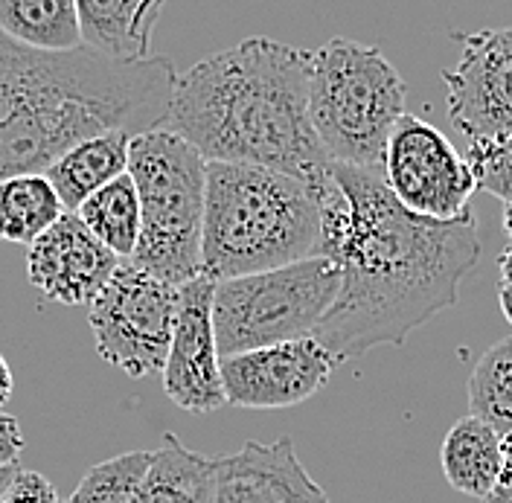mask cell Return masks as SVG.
<instances>
[{
    "label": "cell",
    "mask_w": 512,
    "mask_h": 503,
    "mask_svg": "<svg viewBox=\"0 0 512 503\" xmlns=\"http://www.w3.org/2000/svg\"><path fill=\"white\" fill-rule=\"evenodd\" d=\"M405 79L379 47L329 38L312 53L309 117L332 163L382 169L384 146L405 114Z\"/></svg>",
    "instance_id": "obj_6"
},
{
    "label": "cell",
    "mask_w": 512,
    "mask_h": 503,
    "mask_svg": "<svg viewBox=\"0 0 512 503\" xmlns=\"http://www.w3.org/2000/svg\"><path fill=\"white\" fill-rule=\"evenodd\" d=\"M131 137L123 128L99 131L79 143H73L67 152L47 166V181L56 187L64 210L76 213L85 198H91L96 189L111 184L128 172V149Z\"/></svg>",
    "instance_id": "obj_16"
},
{
    "label": "cell",
    "mask_w": 512,
    "mask_h": 503,
    "mask_svg": "<svg viewBox=\"0 0 512 503\" xmlns=\"http://www.w3.org/2000/svg\"><path fill=\"white\" fill-rule=\"evenodd\" d=\"M59 503H62V501H59ZM64 503H67V501H64Z\"/></svg>",
    "instance_id": "obj_34"
},
{
    "label": "cell",
    "mask_w": 512,
    "mask_h": 503,
    "mask_svg": "<svg viewBox=\"0 0 512 503\" xmlns=\"http://www.w3.org/2000/svg\"><path fill=\"white\" fill-rule=\"evenodd\" d=\"M178 315V285H169L120 262L108 285L91 303V332L102 361L128 378L163 370Z\"/></svg>",
    "instance_id": "obj_8"
},
{
    "label": "cell",
    "mask_w": 512,
    "mask_h": 503,
    "mask_svg": "<svg viewBox=\"0 0 512 503\" xmlns=\"http://www.w3.org/2000/svg\"><path fill=\"white\" fill-rule=\"evenodd\" d=\"M312 53L254 35L175 76L163 128L207 160L254 163L318 187L329 163L309 117Z\"/></svg>",
    "instance_id": "obj_2"
},
{
    "label": "cell",
    "mask_w": 512,
    "mask_h": 503,
    "mask_svg": "<svg viewBox=\"0 0 512 503\" xmlns=\"http://www.w3.org/2000/svg\"><path fill=\"white\" fill-rule=\"evenodd\" d=\"M0 32L44 53L82 47L76 0H0Z\"/></svg>",
    "instance_id": "obj_19"
},
{
    "label": "cell",
    "mask_w": 512,
    "mask_h": 503,
    "mask_svg": "<svg viewBox=\"0 0 512 503\" xmlns=\"http://www.w3.org/2000/svg\"><path fill=\"white\" fill-rule=\"evenodd\" d=\"M466 160L475 172L478 189L512 204V137L507 140H472Z\"/></svg>",
    "instance_id": "obj_24"
},
{
    "label": "cell",
    "mask_w": 512,
    "mask_h": 503,
    "mask_svg": "<svg viewBox=\"0 0 512 503\" xmlns=\"http://www.w3.org/2000/svg\"><path fill=\"white\" fill-rule=\"evenodd\" d=\"M382 172L390 192L428 219L446 221L469 213V201L478 192L469 160L440 128L414 114H402L390 131Z\"/></svg>",
    "instance_id": "obj_9"
},
{
    "label": "cell",
    "mask_w": 512,
    "mask_h": 503,
    "mask_svg": "<svg viewBox=\"0 0 512 503\" xmlns=\"http://www.w3.org/2000/svg\"><path fill=\"white\" fill-rule=\"evenodd\" d=\"M175 76V64L160 56L117 62L85 44L44 53L0 32V181L47 172L99 131L160 128Z\"/></svg>",
    "instance_id": "obj_3"
},
{
    "label": "cell",
    "mask_w": 512,
    "mask_h": 503,
    "mask_svg": "<svg viewBox=\"0 0 512 503\" xmlns=\"http://www.w3.org/2000/svg\"><path fill=\"white\" fill-rule=\"evenodd\" d=\"M320 207V253L341 268L335 303L315 335L341 364L376 346H402L451 309L478 265V219H428L408 210L382 169L329 163L312 187Z\"/></svg>",
    "instance_id": "obj_1"
},
{
    "label": "cell",
    "mask_w": 512,
    "mask_h": 503,
    "mask_svg": "<svg viewBox=\"0 0 512 503\" xmlns=\"http://www.w3.org/2000/svg\"><path fill=\"white\" fill-rule=\"evenodd\" d=\"M166 0H76L82 44L117 62L149 59Z\"/></svg>",
    "instance_id": "obj_15"
},
{
    "label": "cell",
    "mask_w": 512,
    "mask_h": 503,
    "mask_svg": "<svg viewBox=\"0 0 512 503\" xmlns=\"http://www.w3.org/2000/svg\"><path fill=\"white\" fill-rule=\"evenodd\" d=\"M213 285L207 277L178 285L175 332L160 370L169 402L187 413H213L227 405L222 355L213 329Z\"/></svg>",
    "instance_id": "obj_12"
},
{
    "label": "cell",
    "mask_w": 512,
    "mask_h": 503,
    "mask_svg": "<svg viewBox=\"0 0 512 503\" xmlns=\"http://www.w3.org/2000/svg\"><path fill=\"white\" fill-rule=\"evenodd\" d=\"M0 503H59V495H56V486L44 474L18 466Z\"/></svg>",
    "instance_id": "obj_25"
},
{
    "label": "cell",
    "mask_w": 512,
    "mask_h": 503,
    "mask_svg": "<svg viewBox=\"0 0 512 503\" xmlns=\"http://www.w3.org/2000/svg\"><path fill=\"white\" fill-rule=\"evenodd\" d=\"M213 503H332L300 463L294 442H245L213 460Z\"/></svg>",
    "instance_id": "obj_14"
},
{
    "label": "cell",
    "mask_w": 512,
    "mask_h": 503,
    "mask_svg": "<svg viewBox=\"0 0 512 503\" xmlns=\"http://www.w3.org/2000/svg\"><path fill=\"white\" fill-rule=\"evenodd\" d=\"M128 175L140 198V239L131 265L169 285L201 277L207 158L160 126L131 137Z\"/></svg>",
    "instance_id": "obj_5"
},
{
    "label": "cell",
    "mask_w": 512,
    "mask_h": 503,
    "mask_svg": "<svg viewBox=\"0 0 512 503\" xmlns=\"http://www.w3.org/2000/svg\"><path fill=\"white\" fill-rule=\"evenodd\" d=\"M460 62L443 70L448 117L472 140L512 137V27L457 35Z\"/></svg>",
    "instance_id": "obj_11"
},
{
    "label": "cell",
    "mask_w": 512,
    "mask_h": 503,
    "mask_svg": "<svg viewBox=\"0 0 512 503\" xmlns=\"http://www.w3.org/2000/svg\"><path fill=\"white\" fill-rule=\"evenodd\" d=\"M338 288L341 268L329 256H309L283 268L219 280L213 285L219 355L315 335Z\"/></svg>",
    "instance_id": "obj_7"
},
{
    "label": "cell",
    "mask_w": 512,
    "mask_h": 503,
    "mask_svg": "<svg viewBox=\"0 0 512 503\" xmlns=\"http://www.w3.org/2000/svg\"><path fill=\"white\" fill-rule=\"evenodd\" d=\"M504 230H507V236H510V242H512V204H507L504 207Z\"/></svg>",
    "instance_id": "obj_33"
},
{
    "label": "cell",
    "mask_w": 512,
    "mask_h": 503,
    "mask_svg": "<svg viewBox=\"0 0 512 503\" xmlns=\"http://www.w3.org/2000/svg\"><path fill=\"white\" fill-rule=\"evenodd\" d=\"M469 410L498 434H512V335L480 355L469 376Z\"/></svg>",
    "instance_id": "obj_22"
},
{
    "label": "cell",
    "mask_w": 512,
    "mask_h": 503,
    "mask_svg": "<svg viewBox=\"0 0 512 503\" xmlns=\"http://www.w3.org/2000/svg\"><path fill=\"white\" fill-rule=\"evenodd\" d=\"M498 306H501V312H504V317L510 320V326H512V285L510 283H501V288H498Z\"/></svg>",
    "instance_id": "obj_30"
},
{
    "label": "cell",
    "mask_w": 512,
    "mask_h": 503,
    "mask_svg": "<svg viewBox=\"0 0 512 503\" xmlns=\"http://www.w3.org/2000/svg\"><path fill=\"white\" fill-rule=\"evenodd\" d=\"M501 437L489 422L478 416H463L448 428L440 463L448 486L469 498H486L498 486Z\"/></svg>",
    "instance_id": "obj_17"
},
{
    "label": "cell",
    "mask_w": 512,
    "mask_h": 503,
    "mask_svg": "<svg viewBox=\"0 0 512 503\" xmlns=\"http://www.w3.org/2000/svg\"><path fill=\"white\" fill-rule=\"evenodd\" d=\"M152 451H126L94 466L79 480L67 503H131L149 472Z\"/></svg>",
    "instance_id": "obj_23"
},
{
    "label": "cell",
    "mask_w": 512,
    "mask_h": 503,
    "mask_svg": "<svg viewBox=\"0 0 512 503\" xmlns=\"http://www.w3.org/2000/svg\"><path fill=\"white\" fill-rule=\"evenodd\" d=\"M76 216L108 251L120 259H131L140 239V198L128 172L85 198Z\"/></svg>",
    "instance_id": "obj_21"
},
{
    "label": "cell",
    "mask_w": 512,
    "mask_h": 503,
    "mask_svg": "<svg viewBox=\"0 0 512 503\" xmlns=\"http://www.w3.org/2000/svg\"><path fill=\"white\" fill-rule=\"evenodd\" d=\"M21 451H24V434H21L18 419L9 416L6 410H0V469L15 466Z\"/></svg>",
    "instance_id": "obj_26"
},
{
    "label": "cell",
    "mask_w": 512,
    "mask_h": 503,
    "mask_svg": "<svg viewBox=\"0 0 512 503\" xmlns=\"http://www.w3.org/2000/svg\"><path fill=\"white\" fill-rule=\"evenodd\" d=\"M483 503H512V486H495Z\"/></svg>",
    "instance_id": "obj_31"
},
{
    "label": "cell",
    "mask_w": 512,
    "mask_h": 503,
    "mask_svg": "<svg viewBox=\"0 0 512 503\" xmlns=\"http://www.w3.org/2000/svg\"><path fill=\"white\" fill-rule=\"evenodd\" d=\"M320 253V207L286 172L207 160L201 277L219 283Z\"/></svg>",
    "instance_id": "obj_4"
},
{
    "label": "cell",
    "mask_w": 512,
    "mask_h": 503,
    "mask_svg": "<svg viewBox=\"0 0 512 503\" xmlns=\"http://www.w3.org/2000/svg\"><path fill=\"white\" fill-rule=\"evenodd\" d=\"M213 480V460L187 448L175 434H163L131 503H213Z\"/></svg>",
    "instance_id": "obj_18"
},
{
    "label": "cell",
    "mask_w": 512,
    "mask_h": 503,
    "mask_svg": "<svg viewBox=\"0 0 512 503\" xmlns=\"http://www.w3.org/2000/svg\"><path fill=\"white\" fill-rule=\"evenodd\" d=\"M12 387H15V378H12V370H9L6 358L0 355V410L12 399Z\"/></svg>",
    "instance_id": "obj_28"
},
{
    "label": "cell",
    "mask_w": 512,
    "mask_h": 503,
    "mask_svg": "<svg viewBox=\"0 0 512 503\" xmlns=\"http://www.w3.org/2000/svg\"><path fill=\"white\" fill-rule=\"evenodd\" d=\"M117 268L120 256L108 251L76 213H64L27 245L30 283L62 306H91Z\"/></svg>",
    "instance_id": "obj_13"
},
{
    "label": "cell",
    "mask_w": 512,
    "mask_h": 503,
    "mask_svg": "<svg viewBox=\"0 0 512 503\" xmlns=\"http://www.w3.org/2000/svg\"><path fill=\"white\" fill-rule=\"evenodd\" d=\"M498 486H512V434L501 437V463H498Z\"/></svg>",
    "instance_id": "obj_27"
},
{
    "label": "cell",
    "mask_w": 512,
    "mask_h": 503,
    "mask_svg": "<svg viewBox=\"0 0 512 503\" xmlns=\"http://www.w3.org/2000/svg\"><path fill=\"white\" fill-rule=\"evenodd\" d=\"M338 364L341 361L312 335L224 355V396L233 408H294L320 393Z\"/></svg>",
    "instance_id": "obj_10"
},
{
    "label": "cell",
    "mask_w": 512,
    "mask_h": 503,
    "mask_svg": "<svg viewBox=\"0 0 512 503\" xmlns=\"http://www.w3.org/2000/svg\"><path fill=\"white\" fill-rule=\"evenodd\" d=\"M64 213L62 198L44 172L0 181V242L32 245Z\"/></svg>",
    "instance_id": "obj_20"
},
{
    "label": "cell",
    "mask_w": 512,
    "mask_h": 503,
    "mask_svg": "<svg viewBox=\"0 0 512 503\" xmlns=\"http://www.w3.org/2000/svg\"><path fill=\"white\" fill-rule=\"evenodd\" d=\"M498 274H501V283L512 285V242L498 256Z\"/></svg>",
    "instance_id": "obj_29"
},
{
    "label": "cell",
    "mask_w": 512,
    "mask_h": 503,
    "mask_svg": "<svg viewBox=\"0 0 512 503\" xmlns=\"http://www.w3.org/2000/svg\"><path fill=\"white\" fill-rule=\"evenodd\" d=\"M15 472H18V463H15V466H3V469H0V501H3V495H6V489H9V483H12Z\"/></svg>",
    "instance_id": "obj_32"
}]
</instances>
